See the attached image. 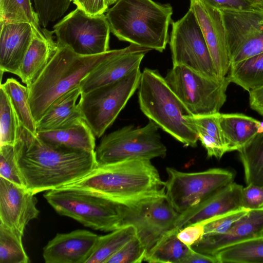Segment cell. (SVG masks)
Listing matches in <instances>:
<instances>
[{
  "label": "cell",
  "instance_id": "obj_1",
  "mask_svg": "<svg viewBox=\"0 0 263 263\" xmlns=\"http://www.w3.org/2000/svg\"><path fill=\"white\" fill-rule=\"evenodd\" d=\"M14 146L23 184L34 194L59 188L85 176L98 165L95 151L49 144L20 123Z\"/></svg>",
  "mask_w": 263,
  "mask_h": 263
},
{
  "label": "cell",
  "instance_id": "obj_2",
  "mask_svg": "<svg viewBox=\"0 0 263 263\" xmlns=\"http://www.w3.org/2000/svg\"><path fill=\"white\" fill-rule=\"evenodd\" d=\"M59 188L91 192L122 204L165 194V182L156 167L149 160L139 159L98 164L87 174Z\"/></svg>",
  "mask_w": 263,
  "mask_h": 263
},
{
  "label": "cell",
  "instance_id": "obj_3",
  "mask_svg": "<svg viewBox=\"0 0 263 263\" xmlns=\"http://www.w3.org/2000/svg\"><path fill=\"white\" fill-rule=\"evenodd\" d=\"M173 8L153 0H117L106 16L119 40L163 52L168 42Z\"/></svg>",
  "mask_w": 263,
  "mask_h": 263
},
{
  "label": "cell",
  "instance_id": "obj_4",
  "mask_svg": "<svg viewBox=\"0 0 263 263\" xmlns=\"http://www.w3.org/2000/svg\"><path fill=\"white\" fill-rule=\"evenodd\" d=\"M116 49L99 54L81 55L58 44L54 56L37 79L27 86L29 102L37 123L50 106L73 88Z\"/></svg>",
  "mask_w": 263,
  "mask_h": 263
},
{
  "label": "cell",
  "instance_id": "obj_5",
  "mask_svg": "<svg viewBox=\"0 0 263 263\" xmlns=\"http://www.w3.org/2000/svg\"><path fill=\"white\" fill-rule=\"evenodd\" d=\"M138 89L140 108L149 120L184 145L197 146L198 136L184 118L188 112L157 70L144 68Z\"/></svg>",
  "mask_w": 263,
  "mask_h": 263
},
{
  "label": "cell",
  "instance_id": "obj_6",
  "mask_svg": "<svg viewBox=\"0 0 263 263\" xmlns=\"http://www.w3.org/2000/svg\"><path fill=\"white\" fill-rule=\"evenodd\" d=\"M44 197L59 214L74 219L85 227L104 232L120 228L121 203L99 194L58 188L48 191Z\"/></svg>",
  "mask_w": 263,
  "mask_h": 263
},
{
  "label": "cell",
  "instance_id": "obj_7",
  "mask_svg": "<svg viewBox=\"0 0 263 263\" xmlns=\"http://www.w3.org/2000/svg\"><path fill=\"white\" fill-rule=\"evenodd\" d=\"M142 72L136 68L120 80L81 94L78 109L95 136L101 137L138 88Z\"/></svg>",
  "mask_w": 263,
  "mask_h": 263
},
{
  "label": "cell",
  "instance_id": "obj_8",
  "mask_svg": "<svg viewBox=\"0 0 263 263\" xmlns=\"http://www.w3.org/2000/svg\"><path fill=\"white\" fill-rule=\"evenodd\" d=\"M159 128L149 120L143 127L127 125L105 136L95 151L98 164L164 158L167 149L161 141Z\"/></svg>",
  "mask_w": 263,
  "mask_h": 263
},
{
  "label": "cell",
  "instance_id": "obj_9",
  "mask_svg": "<svg viewBox=\"0 0 263 263\" xmlns=\"http://www.w3.org/2000/svg\"><path fill=\"white\" fill-rule=\"evenodd\" d=\"M164 78L192 116L219 112L226 101L231 83L227 76L213 80L182 65L173 66Z\"/></svg>",
  "mask_w": 263,
  "mask_h": 263
},
{
  "label": "cell",
  "instance_id": "obj_10",
  "mask_svg": "<svg viewBox=\"0 0 263 263\" xmlns=\"http://www.w3.org/2000/svg\"><path fill=\"white\" fill-rule=\"evenodd\" d=\"M120 228L133 226L146 254L167 233L174 230L179 214L165 194L120 204Z\"/></svg>",
  "mask_w": 263,
  "mask_h": 263
},
{
  "label": "cell",
  "instance_id": "obj_11",
  "mask_svg": "<svg viewBox=\"0 0 263 263\" xmlns=\"http://www.w3.org/2000/svg\"><path fill=\"white\" fill-rule=\"evenodd\" d=\"M165 195L174 209L180 214L202 202L233 182V172L221 168L186 173L166 168Z\"/></svg>",
  "mask_w": 263,
  "mask_h": 263
},
{
  "label": "cell",
  "instance_id": "obj_12",
  "mask_svg": "<svg viewBox=\"0 0 263 263\" xmlns=\"http://www.w3.org/2000/svg\"><path fill=\"white\" fill-rule=\"evenodd\" d=\"M57 44L81 55L109 50L110 29L104 14L89 15L76 8L53 26Z\"/></svg>",
  "mask_w": 263,
  "mask_h": 263
},
{
  "label": "cell",
  "instance_id": "obj_13",
  "mask_svg": "<svg viewBox=\"0 0 263 263\" xmlns=\"http://www.w3.org/2000/svg\"><path fill=\"white\" fill-rule=\"evenodd\" d=\"M172 25L170 47L173 66H184L204 77L220 80L193 12L189 9Z\"/></svg>",
  "mask_w": 263,
  "mask_h": 263
},
{
  "label": "cell",
  "instance_id": "obj_14",
  "mask_svg": "<svg viewBox=\"0 0 263 263\" xmlns=\"http://www.w3.org/2000/svg\"><path fill=\"white\" fill-rule=\"evenodd\" d=\"M189 9L200 25L218 77L222 79L231 62L221 12L202 0H190Z\"/></svg>",
  "mask_w": 263,
  "mask_h": 263
},
{
  "label": "cell",
  "instance_id": "obj_15",
  "mask_svg": "<svg viewBox=\"0 0 263 263\" xmlns=\"http://www.w3.org/2000/svg\"><path fill=\"white\" fill-rule=\"evenodd\" d=\"M35 194L0 177V222L23 236L26 226L37 218Z\"/></svg>",
  "mask_w": 263,
  "mask_h": 263
},
{
  "label": "cell",
  "instance_id": "obj_16",
  "mask_svg": "<svg viewBox=\"0 0 263 263\" xmlns=\"http://www.w3.org/2000/svg\"><path fill=\"white\" fill-rule=\"evenodd\" d=\"M150 50L132 44L124 48L116 49L81 81L79 86L81 95L117 81L140 67L145 54Z\"/></svg>",
  "mask_w": 263,
  "mask_h": 263
},
{
  "label": "cell",
  "instance_id": "obj_17",
  "mask_svg": "<svg viewBox=\"0 0 263 263\" xmlns=\"http://www.w3.org/2000/svg\"><path fill=\"white\" fill-rule=\"evenodd\" d=\"M99 236L85 230L58 233L43 248L44 261L46 263H85Z\"/></svg>",
  "mask_w": 263,
  "mask_h": 263
},
{
  "label": "cell",
  "instance_id": "obj_18",
  "mask_svg": "<svg viewBox=\"0 0 263 263\" xmlns=\"http://www.w3.org/2000/svg\"><path fill=\"white\" fill-rule=\"evenodd\" d=\"M261 237H263V208L249 210L223 234L204 235L191 248L197 252L214 256L224 248Z\"/></svg>",
  "mask_w": 263,
  "mask_h": 263
},
{
  "label": "cell",
  "instance_id": "obj_19",
  "mask_svg": "<svg viewBox=\"0 0 263 263\" xmlns=\"http://www.w3.org/2000/svg\"><path fill=\"white\" fill-rule=\"evenodd\" d=\"M243 186L234 181L187 211L179 214L174 229L202 222L240 208Z\"/></svg>",
  "mask_w": 263,
  "mask_h": 263
},
{
  "label": "cell",
  "instance_id": "obj_20",
  "mask_svg": "<svg viewBox=\"0 0 263 263\" xmlns=\"http://www.w3.org/2000/svg\"><path fill=\"white\" fill-rule=\"evenodd\" d=\"M0 69L18 76L30 44L32 25L27 23H0Z\"/></svg>",
  "mask_w": 263,
  "mask_h": 263
},
{
  "label": "cell",
  "instance_id": "obj_21",
  "mask_svg": "<svg viewBox=\"0 0 263 263\" xmlns=\"http://www.w3.org/2000/svg\"><path fill=\"white\" fill-rule=\"evenodd\" d=\"M32 37L22 62L18 77L26 86L31 85L51 61L58 49L53 31L32 26Z\"/></svg>",
  "mask_w": 263,
  "mask_h": 263
},
{
  "label": "cell",
  "instance_id": "obj_22",
  "mask_svg": "<svg viewBox=\"0 0 263 263\" xmlns=\"http://www.w3.org/2000/svg\"><path fill=\"white\" fill-rule=\"evenodd\" d=\"M220 11L230 58L242 45L263 32V10Z\"/></svg>",
  "mask_w": 263,
  "mask_h": 263
},
{
  "label": "cell",
  "instance_id": "obj_23",
  "mask_svg": "<svg viewBox=\"0 0 263 263\" xmlns=\"http://www.w3.org/2000/svg\"><path fill=\"white\" fill-rule=\"evenodd\" d=\"M36 136L49 144L71 149L95 151V136L82 118L65 127L37 132Z\"/></svg>",
  "mask_w": 263,
  "mask_h": 263
},
{
  "label": "cell",
  "instance_id": "obj_24",
  "mask_svg": "<svg viewBox=\"0 0 263 263\" xmlns=\"http://www.w3.org/2000/svg\"><path fill=\"white\" fill-rule=\"evenodd\" d=\"M219 122L228 152L239 151L263 132L261 121L243 114L219 113Z\"/></svg>",
  "mask_w": 263,
  "mask_h": 263
},
{
  "label": "cell",
  "instance_id": "obj_25",
  "mask_svg": "<svg viewBox=\"0 0 263 263\" xmlns=\"http://www.w3.org/2000/svg\"><path fill=\"white\" fill-rule=\"evenodd\" d=\"M81 93L77 86L57 99L36 123V133L62 128L81 118L76 104Z\"/></svg>",
  "mask_w": 263,
  "mask_h": 263
},
{
  "label": "cell",
  "instance_id": "obj_26",
  "mask_svg": "<svg viewBox=\"0 0 263 263\" xmlns=\"http://www.w3.org/2000/svg\"><path fill=\"white\" fill-rule=\"evenodd\" d=\"M227 76L249 92L263 86V52L231 64Z\"/></svg>",
  "mask_w": 263,
  "mask_h": 263
},
{
  "label": "cell",
  "instance_id": "obj_27",
  "mask_svg": "<svg viewBox=\"0 0 263 263\" xmlns=\"http://www.w3.org/2000/svg\"><path fill=\"white\" fill-rule=\"evenodd\" d=\"M136 236L135 228L130 225L99 236L92 252L85 263H106L114 254Z\"/></svg>",
  "mask_w": 263,
  "mask_h": 263
},
{
  "label": "cell",
  "instance_id": "obj_28",
  "mask_svg": "<svg viewBox=\"0 0 263 263\" xmlns=\"http://www.w3.org/2000/svg\"><path fill=\"white\" fill-rule=\"evenodd\" d=\"M175 229L165 235L146 254L144 261L151 263H182L193 249L177 237Z\"/></svg>",
  "mask_w": 263,
  "mask_h": 263
},
{
  "label": "cell",
  "instance_id": "obj_29",
  "mask_svg": "<svg viewBox=\"0 0 263 263\" xmlns=\"http://www.w3.org/2000/svg\"><path fill=\"white\" fill-rule=\"evenodd\" d=\"M247 184L263 186V132L239 151Z\"/></svg>",
  "mask_w": 263,
  "mask_h": 263
},
{
  "label": "cell",
  "instance_id": "obj_30",
  "mask_svg": "<svg viewBox=\"0 0 263 263\" xmlns=\"http://www.w3.org/2000/svg\"><path fill=\"white\" fill-rule=\"evenodd\" d=\"M1 86L8 96L20 123L36 135V123L31 112L27 86L12 78L7 79Z\"/></svg>",
  "mask_w": 263,
  "mask_h": 263
},
{
  "label": "cell",
  "instance_id": "obj_31",
  "mask_svg": "<svg viewBox=\"0 0 263 263\" xmlns=\"http://www.w3.org/2000/svg\"><path fill=\"white\" fill-rule=\"evenodd\" d=\"M214 256L219 263H263V237L230 246Z\"/></svg>",
  "mask_w": 263,
  "mask_h": 263
},
{
  "label": "cell",
  "instance_id": "obj_32",
  "mask_svg": "<svg viewBox=\"0 0 263 263\" xmlns=\"http://www.w3.org/2000/svg\"><path fill=\"white\" fill-rule=\"evenodd\" d=\"M0 23H27L41 29L31 0H0Z\"/></svg>",
  "mask_w": 263,
  "mask_h": 263
},
{
  "label": "cell",
  "instance_id": "obj_33",
  "mask_svg": "<svg viewBox=\"0 0 263 263\" xmlns=\"http://www.w3.org/2000/svg\"><path fill=\"white\" fill-rule=\"evenodd\" d=\"M23 236L0 223V263H28L29 258L22 243Z\"/></svg>",
  "mask_w": 263,
  "mask_h": 263
},
{
  "label": "cell",
  "instance_id": "obj_34",
  "mask_svg": "<svg viewBox=\"0 0 263 263\" xmlns=\"http://www.w3.org/2000/svg\"><path fill=\"white\" fill-rule=\"evenodd\" d=\"M20 122L10 100L4 88L0 87L1 145H14Z\"/></svg>",
  "mask_w": 263,
  "mask_h": 263
},
{
  "label": "cell",
  "instance_id": "obj_35",
  "mask_svg": "<svg viewBox=\"0 0 263 263\" xmlns=\"http://www.w3.org/2000/svg\"><path fill=\"white\" fill-rule=\"evenodd\" d=\"M219 112L202 116L184 115L189 126L197 134L202 133L217 140L227 149L219 122ZM228 152V150H227Z\"/></svg>",
  "mask_w": 263,
  "mask_h": 263
},
{
  "label": "cell",
  "instance_id": "obj_36",
  "mask_svg": "<svg viewBox=\"0 0 263 263\" xmlns=\"http://www.w3.org/2000/svg\"><path fill=\"white\" fill-rule=\"evenodd\" d=\"M249 211L240 208L202 222L204 224V235H220L226 233Z\"/></svg>",
  "mask_w": 263,
  "mask_h": 263
},
{
  "label": "cell",
  "instance_id": "obj_37",
  "mask_svg": "<svg viewBox=\"0 0 263 263\" xmlns=\"http://www.w3.org/2000/svg\"><path fill=\"white\" fill-rule=\"evenodd\" d=\"M0 177L25 187L17 167L14 145H0Z\"/></svg>",
  "mask_w": 263,
  "mask_h": 263
},
{
  "label": "cell",
  "instance_id": "obj_38",
  "mask_svg": "<svg viewBox=\"0 0 263 263\" xmlns=\"http://www.w3.org/2000/svg\"><path fill=\"white\" fill-rule=\"evenodd\" d=\"M146 251L136 236L114 254L106 263H140L144 261Z\"/></svg>",
  "mask_w": 263,
  "mask_h": 263
},
{
  "label": "cell",
  "instance_id": "obj_39",
  "mask_svg": "<svg viewBox=\"0 0 263 263\" xmlns=\"http://www.w3.org/2000/svg\"><path fill=\"white\" fill-rule=\"evenodd\" d=\"M241 206L249 210L263 208V186L250 184L243 187Z\"/></svg>",
  "mask_w": 263,
  "mask_h": 263
},
{
  "label": "cell",
  "instance_id": "obj_40",
  "mask_svg": "<svg viewBox=\"0 0 263 263\" xmlns=\"http://www.w3.org/2000/svg\"><path fill=\"white\" fill-rule=\"evenodd\" d=\"M219 10L249 11L263 10V7L250 0H202Z\"/></svg>",
  "mask_w": 263,
  "mask_h": 263
},
{
  "label": "cell",
  "instance_id": "obj_41",
  "mask_svg": "<svg viewBox=\"0 0 263 263\" xmlns=\"http://www.w3.org/2000/svg\"><path fill=\"white\" fill-rule=\"evenodd\" d=\"M204 233V224L198 222L180 229L177 232V236L181 242L191 247L201 239Z\"/></svg>",
  "mask_w": 263,
  "mask_h": 263
},
{
  "label": "cell",
  "instance_id": "obj_42",
  "mask_svg": "<svg viewBox=\"0 0 263 263\" xmlns=\"http://www.w3.org/2000/svg\"><path fill=\"white\" fill-rule=\"evenodd\" d=\"M73 3L89 15L104 14L108 9L106 0H73Z\"/></svg>",
  "mask_w": 263,
  "mask_h": 263
},
{
  "label": "cell",
  "instance_id": "obj_43",
  "mask_svg": "<svg viewBox=\"0 0 263 263\" xmlns=\"http://www.w3.org/2000/svg\"><path fill=\"white\" fill-rule=\"evenodd\" d=\"M249 104L252 109L263 116V86L249 92Z\"/></svg>",
  "mask_w": 263,
  "mask_h": 263
},
{
  "label": "cell",
  "instance_id": "obj_44",
  "mask_svg": "<svg viewBox=\"0 0 263 263\" xmlns=\"http://www.w3.org/2000/svg\"><path fill=\"white\" fill-rule=\"evenodd\" d=\"M193 262L219 263L215 256L204 254L193 249L182 263Z\"/></svg>",
  "mask_w": 263,
  "mask_h": 263
},
{
  "label": "cell",
  "instance_id": "obj_45",
  "mask_svg": "<svg viewBox=\"0 0 263 263\" xmlns=\"http://www.w3.org/2000/svg\"><path fill=\"white\" fill-rule=\"evenodd\" d=\"M256 4L263 7V0H250Z\"/></svg>",
  "mask_w": 263,
  "mask_h": 263
},
{
  "label": "cell",
  "instance_id": "obj_46",
  "mask_svg": "<svg viewBox=\"0 0 263 263\" xmlns=\"http://www.w3.org/2000/svg\"><path fill=\"white\" fill-rule=\"evenodd\" d=\"M107 5L109 6L111 5L114 4L117 0H106Z\"/></svg>",
  "mask_w": 263,
  "mask_h": 263
}]
</instances>
